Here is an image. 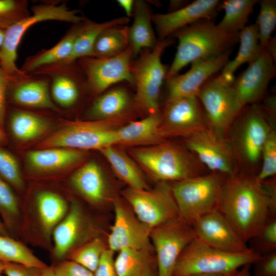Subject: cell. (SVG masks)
Returning a JSON list of instances; mask_svg holds the SVG:
<instances>
[{"instance_id": "6", "label": "cell", "mask_w": 276, "mask_h": 276, "mask_svg": "<svg viewBox=\"0 0 276 276\" xmlns=\"http://www.w3.org/2000/svg\"><path fill=\"white\" fill-rule=\"evenodd\" d=\"M32 13L5 30L0 50V67L10 80L27 75L18 69L16 64L17 51L26 32L37 23L47 20H57L74 24L82 21L84 16L79 15V10H72L65 3L44 4L34 6Z\"/></svg>"}, {"instance_id": "55", "label": "cell", "mask_w": 276, "mask_h": 276, "mask_svg": "<svg viewBox=\"0 0 276 276\" xmlns=\"http://www.w3.org/2000/svg\"><path fill=\"white\" fill-rule=\"evenodd\" d=\"M40 276H56L54 273L53 268L46 267L42 269Z\"/></svg>"}, {"instance_id": "26", "label": "cell", "mask_w": 276, "mask_h": 276, "mask_svg": "<svg viewBox=\"0 0 276 276\" xmlns=\"http://www.w3.org/2000/svg\"><path fill=\"white\" fill-rule=\"evenodd\" d=\"M71 183L82 197L93 203L101 202L105 198L107 186L103 171L94 160L85 163L74 172Z\"/></svg>"}, {"instance_id": "39", "label": "cell", "mask_w": 276, "mask_h": 276, "mask_svg": "<svg viewBox=\"0 0 276 276\" xmlns=\"http://www.w3.org/2000/svg\"><path fill=\"white\" fill-rule=\"evenodd\" d=\"M260 11L255 23L258 28L259 44L264 50L276 26V1L261 0Z\"/></svg>"}, {"instance_id": "47", "label": "cell", "mask_w": 276, "mask_h": 276, "mask_svg": "<svg viewBox=\"0 0 276 276\" xmlns=\"http://www.w3.org/2000/svg\"><path fill=\"white\" fill-rule=\"evenodd\" d=\"M56 276H94V273L73 260L63 262L53 268Z\"/></svg>"}, {"instance_id": "52", "label": "cell", "mask_w": 276, "mask_h": 276, "mask_svg": "<svg viewBox=\"0 0 276 276\" xmlns=\"http://www.w3.org/2000/svg\"><path fill=\"white\" fill-rule=\"evenodd\" d=\"M273 60L275 62L276 59V39L275 37H271L265 49Z\"/></svg>"}, {"instance_id": "61", "label": "cell", "mask_w": 276, "mask_h": 276, "mask_svg": "<svg viewBox=\"0 0 276 276\" xmlns=\"http://www.w3.org/2000/svg\"><path fill=\"white\" fill-rule=\"evenodd\" d=\"M191 276H228V275H195ZM230 276V275H229Z\"/></svg>"}, {"instance_id": "20", "label": "cell", "mask_w": 276, "mask_h": 276, "mask_svg": "<svg viewBox=\"0 0 276 276\" xmlns=\"http://www.w3.org/2000/svg\"><path fill=\"white\" fill-rule=\"evenodd\" d=\"M219 0H196L183 7L167 13L152 14L158 39H164L174 32L202 19L212 20L219 10Z\"/></svg>"}, {"instance_id": "46", "label": "cell", "mask_w": 276, "mask_h": 276, "mask_svg": "<svg viewBox=\"0 0 276 276\" xmlns=\"http://www.w3.org/2000/svg\"><path fill=\"white\" fill-rule=\"evenodd\" d=\"M253 264L254 276H276V250L261 255Z\"/></svg>"}, {"instance_id": "60", "label": "cell", "mask_w": 276, "mask_h": 276, "mask_svg": "<svg viewBox=\"0 0 276 276\" xmlns=\"http://www.w3.org/2000/svg\"><path fill=\"white\" fill-rule=\"evenodd\" d=\"M6 263L0 261V276H3L4 270L5 268Z\"/></svg>"}, {"instance_id": "51", "label": "cell", "mask_w": 276, "mask_h": 276, "mask_svg": "<svg viewBox=\"0 0 276 276\" xmlns=\"http://www.w3.org/2000/svg\"><path fill=\"white\" fill-rule=\"evenodd\" d=\"M119 5L124 10L126 17L130 18L132 16L135 1L133 0H118Z\"/></svg>"}, {"instance_id": "49", "label": "cell", "mask_w": 276, "mask_h": 276, "mask_svg": "<svg viewBox=\"0 0 276 276\" xmlns=\"http://www.w3.org/2000/svg\"><path fill=\"white\" fill-rule=\"evenodd\" d=\"M9 79L0 67V129L3 130Z\"/></svg>"}, {"instance_id": "54", "label": "cell", "mask_w": 276, "mask_h": 276, "mask_svg": "<svg viewBox=\"0 0 276 276\" xmlns=\"http://www.w3.org/2000/svg\"><path fill=\"white\" fill-rule=\"evenodd\" d=\"M190 2L186 1H171L170 3L169 12L178 10L188 5Z\"/></svg>"}, {"instance_id": "30", "label": "cell", "mask_w": 276, "mask_h": 276, "mask_svg": "<svg viewBox=\"0 0 276 276\" xmlns=\"http://www.w3.org/2000/svg\"><path fill=\"white\" fill-rule=\"evenodd\" d=\"M108 161L114 172L128 188L148 189L140 167L135 160L116 146H111L99 151Z\"/></svg>"}, {"instance_id": "40", "label": "cell", "mask_w": 276, "mask_h": 276, "mask_svg": "<svg viewBox=\"0 0 276 276\" xmlns=\"http://www.w3.org/2000/svg\"><path fill=\"white\" fill-rule=\"evenodd\" d=\"M19 214L17 198L11 187L0 178V215L7 230L12 228Z\"/></svg>"}, {"instance_id": "56", "label": "cell", "mask_w": 276, "mask_h": 276, "mask_svg": "<svg viewBox=\"0 0 276 276\" xmlns=\"http://www.w3.org/2000/svg\"><path fill=\"white\" fill-rule=\"evenodd\" d=\"M0 235L3 236H9V232L8 231L6 226L2 221L0 219Z\"/></svg>"}, {"instance_id": "27", "label": "cell", "mask_w": 276, "mask_h": 276, "mask_svg": "<svg viewBox=\"0 0 276 276\" xmlns=\"http://www.w3.org/2000/svg\"><path fill=\"white\" fill-rule=\"evenodd\" d=\"M151 15L147 2L135 1L133 21L128 29L129 45L132 50L133 58L143 50L153 49L157 43L152 26Z\"/></svg>"}, {"instance_id": "8", "label": "cell", "mask_w": 276, "mask_h": 276, "mask_svg": "<svg viewBox=\"0 0 276 276\" xmlns=\"http://www.w3.org/2000/svg\"><path fill=\"white\" fill-rule=\"evenodd\" d=\"M226 176L211 172L175 182L171 185L179 217L191 225L217 209Z\"/></svg>"}, {"instance_id": "43", "label": "cell", "mask_w": 276, "mask_h": 276, "mask_svg": "<svg viewBox=\"0 0 276 276\" xmlns=\"http://www.w3.org/2000/svg\"><path fill=\"white\" fill-rule=\"evenodd\" d=\"M105 249L102 241L95 238L77 249L72 259L94 273Z\"/></svg>"}, {"instance_id": "14", "label": "cell", "mask_w": 276, "mask_h": 276, "mask_svg": "<svg viewBox=\"0 0 276 276\" xmlns=\"http://www.w3.org/2000/svg\"><path fill=\"white\" fill-rule=\"evenodd\" d=\"M195 238L191 225L180 217L151 229L150 239L156 255L158 276H173L179 257Z\"/></svg>"}, {"instance_id": "18", "label": "cell", "mask_w": 276, "mask_h": 276, "mask_svg": "<svg viewBox=\"0 0 276 276\" xmlns=\"http://www.w3.org/2000/svg\"><path fill=\"white\" fill-rule=\"evenodd\" d=\"M275 62L265 50L248 63L235 78L232 86L241 106L256 104L265 94L270 81L275 75Z\"/></svg>"}, {"instance_id": "36", "label": "cell", "mask_w": 276, "mask_h": 276, "mask_svg": "<svg viewBox=\"0 0 276 276\" xmlns=\"http://www.w3.org/2000/svg\"><path fill=\"white\" fill-rule=\"evenodd\" d=\"M128 29L127 25H117L105 29L95 42L93 57L108 58L124 52L129 47Z\"/></svg>"}, {"instance_id": "25", "label": "cell", "mask_w": 276, "mask_h": 276, "mask_svg": "<svg viewBox=\"0 0 276 276\" xmlns=\"http://www.w3.org/2000/svg\"><path fill=\"white\" fill-rule=\"evenodd\" d=\"M12 101L19 105L36 108L56 110L52 100L47 79L31 78L27 76L14 80H9Z\"/></svg>"}, {"instance_id": "11", "label": "cell", "mask_w": 276, "mask_h": 276, "mask_svg": "<svg viewBox=\"0 0 276 276\" xmlns=\"http://www.w3.org/2000/svg\"><path fill=\"white\" fill-rule=\"evenodd\" d=\"M123 195L138 219L151 229L179 218L171 186L168 182H159L151 190L128 188Z\"/></svg>"}, {"instance_id": "31", "label": "cell", "mask_w": 276, "mask_h": 276, "mask_svg": "<svg viewBox=\"0 0 276 276\" xmlns=\"http://www.w3.org/2000/svg\"><path fill=\"white\" fill-rule=\"evenodd\" d=\"M83 215L80 205L72 201L67 214L53 230L54 255L64 256L78 240L82 231Z\"/></svg>"}, {"instance_id": "33", "label": "cell", "mask_w": 276, "mask_h": 276, "mask_svg": "<svg viewBox=\"0 0 276 276\" xmlns=\"http://www.w3.org/2000/svg\"><path fill=\"white\" fill-rule=\"evenodd\" d=\"M9 126L15 140L20 143H27L46 133L51 128L52 123L38 114L20 110L11 114Z\"/></svg>"}, {"instance_id": "7", "label": "cell", "mask_w": 276, "mask_h": 276, "mask_svg": "<svg viewBox=\"0 0 276 276\" xmlns=\"http://www.w3.org/2000/svg\"><path fill=\"white\" fill-rule=\"evenodd\" d=\"M121 120L68 121L45 138L39 149L61 147L82 151L117 146L116 125Z\"/></svg>"}, {"instance_id": "10", "label": "cell", "mask_w": 276, "mask_h": 276, "mask_svg": "<svg viewBox=\"0 0 276 276\" xmlns=\"http://www.w3.org/2000/svg\"><path fill=\"white\" fill-rule=\"evenodd\" d=\"M229 141L238 162L247 166L259 163L263 146L272 130L262 107L252 104L243 112Z\"/></svg>"}, {"instance_id": "57", "label": "cell", "mask_w": 276, "mask_h": 276, "mask_svg": "<svg viewBox=\"0 0 276 276\" xmlns=\"http://www.w3.org/2000/svg\"><path fill=\"white\" fill-rule=\"evenodd\" d=\"M7 142V137L4 130L0 129V145H5Z\"/></svg>"}, {"instance_id": "17", "label": "cell", "mask_w": 276, "mask_h": 276, "mask_svg": "<svg viewBox=\"0 0 276 276\" xmlns=\"http://www.w3.org/2000/svg\"><path fill=\"white\" fill-rule=\"evenodd\" d=\"M230 52L195 61L191 63L190 68L185 73L166 79V101L197 96L204 83L221 71L228 62Z\"/></svg>"}, {"instance_id": "53", "label": "cell", "mask_w": 276, "mask_h": 276, "mask_svg": "<svg viewBox=\"0 0 276 276\" xmlns=\"http://www.w3.org/2000/svg\"><path fill=\"white\" fill-rule=\"evenodd\" d=\"M250 268V264L244 265L230 276H254Z\"/></svg>"}, {"instance_id": "15", "label": "cell", "mask_w": 276, "mask_h": 276, "mask_svg": "<svg viewBox=\"0 0 276 276\" xmlns=\"http://www.w3.org/2000/svg\"><path fill=\"white\" fill-rule=\"evenodd\" d=\"M159 132L162 137H187L208 127L196 96L165 101L160 110Z\"/></svg>"}, {"instance_id": "41", "label": "cell", "mask_w": 276, "mask_h": 276, "mask_svg": "<svg viewBox=\"0 0 276 276\" xmlns=\"http://www.w3.org/2000/svg\"><path fill=\"white\" fill-rule=\"evenodd\" d=\"M0 178L11 187L21 190L24 182L20 168L15 156L0 145Z\"/></svg>"}, {"instance_id": "4", "label": "cell", "mask_w": 276, "mask_h": 276, "mask_svg": "<svg viewBox=\"0 0 276 276\" xmlns=\"http://www.w3.org/2000/svg\"><path fill=\"white\" fill-rule=\"evenodd\" d=\"M260 256L252 249L243 253L222 251L195 238L179 257L173 276H229L244 265L253 264Z\"/></svg>"}, {"instance_id": "58", "label": "cell", "mask_w": 276, "mask_h": 276, "mask_svg": "<svg viewBox=\"0 0 276 276\" xmlns=\"http://www.w3.org/2000/svg\"><path fill=\"white\" fill-rule=\"evenodd\" d=\"M5 30L0 28V50L4 39Z\"/></svg>"}, {"instance_id": "59", "label": "cell", "mask_w": 276, "mask_h": 276, "mask_svg": "<svg viewBox=\"0 0 276 276\" xmlns=\"http://www.w3.org/2000/svg\"><path fill=\"white\" fill-rule=\"evenodd\" d=\"M137 276H153L150 269H147Z\"/></svg>"}, {"instance_id": "2", "label": "cell", "mask_w": 276, "mask_h": 276, "mask_svg": "<svg viewBox=\"0 0 276 276\" xmlns=\"http://www.w3.org/2000/svg\"><path fill=\"white\" fill-rule=\"evenodd\" d=\"M171 36L177 39L178 45L166 79L178 74L184 67L195 61L231 51L239 42V33H225L212 20L208 19L196 21Z\"/></svg>"}, {"instance_id": "13", "label": "cell", "mask_w": 276, "mask_h": 276, "mask_svg": "<svg viewBox=\"0 0 276 276\" xmlns=\"http://www.w3.org/2000/svg\"><path fill=\"white\" fill-rule=\"evenodd\" d=\"M185 146L211 172L232 176L237 171L238 160L225 136L207 127L185 138Z\"/></svg>"}, {"instance_id": "48", "label": "cell", "mask_w": 276, "mask_h": 276, "mask_svg": "<svg viewBox=\"0 0 276 276\" xmlns=\"http://www.w3.org/2000/svg\"><path fill=\"white\" fill-rule=\"evenodd\" d=\"M114 261L113 251L109 248H105L98 265L93 273L94 276H118Z\"/></svg>"}, {"instance_id": "45", "label": "cell", "mask_w": 276, "mask_h": 276, "mask_svg": "<svg viewBox=\"0 0 276 276\" xmlns=\"http://www.w3.org/2000/svg\"><path fill=\"white\" fill-rule=\"evenodd\" d=\"M256 240L258 253L263 255L276 250V217L270 216L258 234L253 239Z\"/></svg>"}, {"instance_id": "50", "label": "cell", "mask_w": 276, "mask_h": 276, "mask_svg": "<svg viewBox=\"0 0 276 276\" xmlns=\"http://www.w3.org/2000/svg\"><path fill=\"white\" fill-rule=\"evenodd\" d=\"M28 268L19 264L6 263L4 273L6 276H33Z\"/></svg>"}, {"instance_id": "44", "label": "cell", "mask_w": 276, "mask_h": 276, "mask_svg": "<svg viewBox=\"0 0 276 276\" xmlns=\"http://www.w3.org/2000/svg\"><path fill=\"white\" fill-rule=\"evenodd\" d=\"M261 158L262 164L256 176L260 182L264 181L273 177L276 174V133L272 129L262 150Z\"/></svg>"}, {"instance_id": "21", "label": "cell", "mask_w": 276, "mask_h": 276, "mask_svg": "<svg viewBox=\"0 0 276 276\" xmlns=\"http://www.w3.org/2000/svg\"><path fill=\"white\" fill-rule=\"evenodd\" d=\"M73 64V63L68 65H54L39 70L43 69V72L50 74L52 78V99L60 106L66 108L77 104L82 89H88L85 76L78 64L77 66Z\"/></svg>"}, {"instance_id": "34", "label": "cell", "mask_w": 276, "mask_h": 276, "mask_svg": "<svg viewBox=\"0 0 276 276\" xmlns=\"http://www.w3.org/2000/svg\"><path fill=\"white\" fill-rule=\"evenodd\" d=\"M257 0H225L220 2L218 9L224 15L217 24L222 31L228 34L239 33L246 26L254 11Z\"/></svg>"}, {"instance_id": "5", "label": "cell", "mask_w": 276, "mask_h": 276, "mask_svg": "<svg viewBox=\"0 0 276 276\" xmlns=\"http://www.w3.org/2000/svg\"><path fill=\"white\" fill-rule=\"evenodd\" d=\"M172 43L169 38L158 39L154 48L143 50L131 61L135 105L138 112L146 116L160 111V91L169 68L162 63L161 58L166 48Z\"/></svg>"}, {"instance_id": "19", "label": "cell", "mask_w": 276, "mask_h": 276, "mask_svg": "<svg viewBox=\"0 0 276 276\" xmlns=\"http://www.w3.org/2000/svg\"><path fill=\"white\" fill-rule=\"evenodd\" d=\"M114 219L108 237L109 248H125L149 250L151 228L132 213L121 201L114 202Z\"/></svg>"}, {"instance_id": "42", "label": "cell", "mask_w": 276, "mask_h": 276, "mask_svg": "<svg viewBox=\"0 0 276 276\" xmlns=\"http://www.w3.org/2000/svg\"><path fill=\"white\" fill-rule=\"evenodd\" d=\"M31 14L26 0H0V28L6 30Z\"/></svg>"}, {"instance_id": "22", "label": "cell", "mask_w": 276, "mask_h": 276, "mask_svg": "<svg viewBox=\"0 0 276 276\" xmlns=\"http://www.w3.org/2000/svg\"><path fill=\"white\" fill-rule=\"evenodd\" d=\"M138 112L129 90L119 84L113 85L98 96L86 112L91 120H114L127 118Z\"/></svg>"}, {"instance_id": "38", "label": "cell", "mask_w": 276, "mask_h": 276, "mask_svg": "<svg viewBox=\"0 0 276 276\" xmlns=\"http://www.w3.org/2000/svg\"><path fill=\"white\" fill-rule=\"evenodd\" d=\"M118 251L114 261L118 276H137L149 269V250L125 248Z\"/></svg>"}, {"instance_id": "29", "label": "cell", "mask_w": 276, "mask_h": 276, "mask_svg": "<svg viewBox=\"0 0 276 276\" xmlns=\"http://www.w3.org/2000/svg\"><path fill=\"white\" fill-rule=\"evenodd\" d=\"M83 20L74 24L63 37L54 47L27 59L21 70V71L28 75L48 66L60 64L64 61L71 52Z\"/></svg>"}, {"instance_id": "12", "label": "cell", "mask_w": 276, "mask_h": 276, "mask_svg": "<svg viewBox=\"0 0 276 276\" xmlns=\"http://www.w3.org/2000/svg\"><path fill=\"white\" fill-rule=\"evenodd\" d=\"M133 58L129 47L121 54L111 57H87L78 60V65L86 79L88 90L98 96L110 87L121 83L134 87L131 72Z\"/></svg>"}, {"instance_id": "28", "label": "cell", "mask_w": 276, "mask_h": 276, "mask_svg": "<svg viewBox=\"0 0 276 276\" xmlns=\"http://www.w3.org/2000/svg\"><path fill=\"white\" fill-rule=\"evenodd\" d=\"M129 18L122 16L102 22H96L84 17L81 29L75 40L68 57L58 65H68L78 59L93 57L95 42L105 29L117 25H127Z\"/></svg>"}, {"instance_id": "23", "label": "cell", "mask_w": 276, "mask_h": 276, "mask_svg": "<svg viewBox=\"0 0 276 276\" xmlns=\"http://www.w3.org/2000/svg\"><path fill=\"white\" fill-rule=\"evenodd\" d=\"M86 156V151L52 147L29 151L25 159L30 171L43 174L59 172L82 165Z\"/></svg>"}, {"instance_id": "37", "label": "cell", "mask_w": 276, "mask_h": 276, "mask_svg": "<svg viewBox=\"0 0 276 276\" xmlns=\"http://www.w3.org/2000/svg\"><path fill=\"white\" fill-rule=\"evenodd\" d=\"M0 261L21 265L26 267L43 269L46 265L26 246L9 236L0 235Z\"/></svg>"}, {"instance_id": "35", "label": "cell", "mask_w": 276, "mask_h": 276, "mask_svg": "<svg viewBox=\"0 0 276 276\" xmlns=\"http://www.w3.org/2000/svg\"><path fill=\"white\" fill-rule=\"evenodd\" d=\"M37 208L43 232L47 237L61 221L67 211V204L58 194L41 191L36 197Z\"/></svg>"}, {"instance_id": "32", "label": "cell", "mask_w": 276, "mask_h": 276, "mask_svg": "<svg viewBox=\"0 0 276 276\" xmlns=\"http://www.w3.org/2000/svg\"><path fill=\"white\" fill-rule=\"evenodd\" d=\"M239 48L236 56L228 61L219 74L225 81L231 84H233L235 79L236 71L243 64L249 63L255 60L262 50L255 24L246 26L239 33Z\"/></svg>"}, {"instance_id": "3", "label": "cell", "mask_w": 276, "mask_h": 276, "mask_svg": "<svg viewBox=\"0 0 276 276\" xmlns=\"http://www.w3.org/2000/svg\"><path fill=\"white\" fill-rule=\"evenodd\" d=\"M129 150L141 170L159 182H175L205 174L197 157L185 146L174 142L165 141Z\"/></svg>"}, {"instance_id": "9", "label": "cell", "mask_w": 276, "mask_h": 276, "mask_svg": "<svg viewBox=\"0 0 276 276\" xmlns=\"http://www.w3.org/2000/svg\"><path fill=\"white\" fill-rule=\"evenodd\" d=\"M197 97L208 127L224 136L244 109L238 102L232 84L219 75L205 82Z\"/></svg>"}, {"instance_id": "16", "label": "cell", "mask_w": 276, "mask_h": 276, "mask_svg": "<svg viewBox=\"0 0 276 276\" xmlns=\"http://www.w3.org/2000/svg\"><path fill=\"white\" fill-rule=\"evenodd\" d=\"M191 226L196 238L218 250L243 253L251 249L218 209L199 217Z\"/></svg>"}, {"instance_id": "24", "label": "cell", "mask_w": 276, "mask_h": 276, "mask_svg": "<svg viewBox=\"0 0 276 276\" xmlns=\"http://www.w3.org/2000/svg\"><path fill=\"white\" fill-rule=\"evenodd\" d=\"M160 111L146 115L140 120L131 121L116 131L117 146L130 148L152 146L164 139L159 132Z\"/></svg>"}, {"instance_id": "1", "label": "cell", "mask_w": 276, "mask_h": 276, "mask_svg": "<svg viewBox=\"0 0 276 276\" xmlns=\"http://www.w3.org/2000/svg\"><path fill=\"white\" fill-rule=\"evenodd\" d=\"M275 189L273 180L261 182L256 176L237 172L226 177L217 209L247 242L275 216Z\"/></svg>"}]
</instances>
